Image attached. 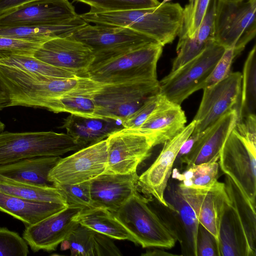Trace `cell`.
<instances>
[{"mask_svg": "<svg viewBox=\"0 0 256 256\" xmlns=\"http://www.w3.org/2000/svg\"><path fill=\"white\" fill-rule=\"evenodd\" d=\"M88 23L125 27L146 35L162 46L172 43L180 34L183 8L166 2L155 7L120 12H89L80 14Z\"/></svg>", "mask_w": 256, "mask_h": 256, "instance_id": "6da1fadb", "label": "cell"}, {"mask_svg": "<svg viewBox=\"0 0 256 256\" xmlns=\"http://www.w3.org/2000/svg\"><path fill=\"white\" fill-rule=\"evenodd\" d=\"M256 116L236 124L224 142L218 163L222 171L256 209Z\"/></svg>", "mask_w": 256, "mask_h": 256, "instance_id": "7a4b0ae2", "label": "cell"}, {"mask_svg": "<svg viewBox=\"0 0 256 256\" xmlns=\"http://www.w3.org/2000/svg\"><path fill=\"white\" fill-rule=\"evenodd\" d=\"M113 213L143 248L170 249L178 241L174 228L150 206L148 200L138 190Z\"/></svg>", "mask_w": 256, "mask_h": 256, "instance_id": "3957f363", "label": "cell"}, {"mask_svg": "<svg viewBox=\"0 0 256 256\" xmlns=\"http://www.w3.org/2000/svg\"><path fill=\"white\" fill-rule=\"evenodd\" d=\"M163 46L152 44L92 64L86 77L104 84L138 79H157L156 66Z\"/></svg>", "mask_w": 256, "mask_h": 256, "instance_id": "277c9868", "label": "cell"}, {"mask_svg": "<svg viewBox=\"0 0 256 256\" xmlns=\"http://www.w3.org/2000/svg\"><path fill=\"white\" fill-rule=\"evenodd\" d=\"M82 148L67 134L4 130L0 132V165L34 156H60Z\"/></svg>", "mask_w": 256, "mask_h": 256, "instance_id": "5b68a950", "label": "cell"}, {"mask_svg": "<svg viewBox=\"0 0 256 256\" xmlns=\"http://www.w3.org/2000/svg\"><path fill=\"white\" fill-rule=\"evenodd\" d=\"M225 49L214 40H210L199 54L159 81L160 94L180 105L195 92L203 89Z\"/></svg>", "mask_w": 256, "mask_h": 256, "instance_id": "8992f818", "label": "cell"}, {"mask_svg": "<svg viewBox=\"0 0 256 256\" xmlns=\"http://www.w3.org/2000/svg\"><path fill=\"white\" fill-rule=\"evenodd\" d=\"M160 94L158 79H138L103 84L92 96L95 114L122 122L151 96Z\"/></svg>", "mask_w": 256, "mask_h": 256, "instance_id": "52a82bcc", "label": "cell"}, {"mask_svg": "<svg viewBox=\"0 0 256 256\" xmlns=\"http://www.w3.org/2000/svg\"><path fill=\"white\" fill-rule=\"evenodd\" d=\"M256 0H217L214 40L239 55L256 34Z\"/></svg>", "mask_w": 256, "mask_h": 256, "instance_id": "ba28073f", "label": "cell"}, {"mask_svg": "<svg viewBox=\"0 0 256 256\" xmlns=\"http://www.w3.org/2000/svg\"><path fill=\"white\" fill-rule=\"evenodd\" d=\"M70 36L92 49L94 55L92 64L146 45L159 44L154 38L130 28L103 24L92 26L88 24Z\"/></svg>", "mask_w": 256, "mask_h": 256, "instance_id": "9c48e42d", "label": "cell"}, {"mask_svg": "<svg viewBox=\"0 0 256 256\" xmlns=\"http://www.w3.org/2000/svg\"><path fill=\"white\" fill-rule=\"evenodd\" d=\"M108 162L106 138L61 158L50 171L48 180L54 184H76L104 173Z\"/></svg>", "mask_w": 256, "mask_h": 256, "instance_id": "30bf717a", "label": "cell"}, {"mask_svg": "<svg viewBox=\"0 0 256 256\" xmlns=\"http://www.w3.org/2000/svg\"><path fill=\"white\" fill-rule=\"evenodd\" d=\"M242 73L230 72L223 80L204 88L192 134H198L212 126L224 114L234 108L240 100Z\"/></svg>", "mask_w": 256, "mask_h": 256, "instance_id": "8fae6325", "label": "cell"}, {"mask_svg": "<svg viewBox=\"0 0 256 256\" xmlns=\"http://www.w3.org/2000/svg\"><path fill=\"white\" fill-rule=\"evenodd\" d=\"M108 162L104 172H136L138 166L148 158L153 148L148 138L137 130L124 128L106 138Z\"/></svg>", "mask_w": 256, "mask_h": 256, "instance_id": "7c38bea8", "label": "cell"}, {"mask_svg": "<svg viewBox=\"0 0 256 256\" xmlns=\"http://www.w3.org/2000/svg\"><path fill=\"white\" fill-rule=\"evenodd\" d=\"M196 124L192 120L179 134L166 142L156 160L138 176V186L142 191L153 196L166 208L168 204L164 194L173 166L182 146L192 134Z\"/></svg>", "mask_w": 256, "mask_h": 256, "instance_id": "4fadbf2b", "label": "cell"}, {"mask_svg": "<svg viewBox=\"0 0 256 256\" xmlns=\"http://www.w3.org/2000/svg\"><path fill=\"white\" fill-rule=\"evenodd\" d=\"M34 56L48 64L86 77L94 60L92 49L70 36L55 38L41 44Z\"/></svg>", "mask_w": 256, "mask_h": 256, "instance_id": "5bb4252c", "label": "cell"}, {"mask_svg": "<svg viewBox=\"0 0 256 256\" xmlns=\"http://www.w3.org/2000/svg\"><path fill=\"white\" fill-rule=\"evenodd\" d=\"M82 210L68 206L36 224L26 226L22 237L34 252L55 250L79 224L78 218Z\"/></svg>", "mask_w": 256, "mask_h": 256, "instance_id": "9a60e30c", "label": "cell"}, {"mask_svg": "<svg viewBox=\"0 0 256 256\" xmlns=\"http://www.w3.org/2000/svg\"><path fill=\"white\" fill-rule=\"evenodd\" d=\"M178 185L193 208L200 224L211 232L218 242L220 222L228 202L224 183L218 180L206 188L187 186L180 182Z\"/></svg>", "mask_w": 256, "mask_h": 256, "instance_id": "2e32d148", "label": "cell"}, {"mask_svg": "<svg viewBox=\"0 0 256 256\" xmlns=\"http://www.w3.org/2000/svg\"><path fill=\"white\" fill-rule=\"evenodd\" d=\"M78 15L68 0H44L0 16V27L52 24L70 20Z\"/></svg>", "mask_w": 256, "mask_h": 256, "instance_id": "e0dca14e", "label": "cell"}, {"mask_svg": "<svg viewBox=\"0 0 256 256\" xmlns=\"http://www.w3.org/2000/svg\"><path fill=\"white\" fill-rule=\"evenodd\" d=\"M136 172L120 174L104 172L90 180L94 208L116 212L138 190Z\"/></svg>", "mask_w": 256, "mask_h": 256, "instance_id": "ac0fdd59", "label": "cell"}, {"mask_svg": "<svg viewBox=\"0 0 256 256\" xmlns=\"http://www.w3.org/2000/svg\"><path fill=\"white\" fill-rule=\"evenodd\" d=\"M238 110H230L199 134L190 151L178 160L186 167L212 160L218 161L222 146L238 120Z\"/></svg>", "mask_w": 256, "mask_h": 256, "instance_id": "d6986e66", "label": "cell"}, {"mask_svg": "<svg viewBox=\"0 0 256 256\" xmlns=\"http://www.w3.org/2000/svg\"><path fill=\"white\" fill-rule=\"evenodd\" d=\"M160 95L154 110L136 130L146 136L153 147L173 138L184 128L186 122L185 113L180 105Z\"/></svg>", "mask_w": 256, "mask_h": 256, "instance_id": "ffe728a7", "label": "cell"}, {"mask_svg": "<svg viewBox=\"0 0 256 256\" xmlns=\"http://www.w3.org/2000/svg\"><path fill=\"white\" fill-rule=\"evenodd\" d=\"M164 198L176 222L175 230L180 244L182 255L196 256V240L200 223L178 184L168 185Z\"/></svg>", "mask_w": 256, "mask_h": 256, "instance_id": "44dd1931", "label": "cell"}, {"mask_svg": "<svg viewBox=\"0 0 256 256\" xmlns=\"http://www.w3.org/2000/svg\"><path fill=\"white\" fill-rule=\"evenodd\" d=\"M65 128L82 148L106 139L124 128L120 121L104 118H87L70 114L60 127Z\"/></svg>", "mask_w": 256, "mask_h": 256, "instance_id": "7402d4cb", "label": "cell"}, {"mask_svg": "<svg viewBox=\"0 0 256 256\" xmlns=\"http://www.w3.org/2000/svg\"><path fill=\"white\" fill-rule=\"evenodd\" d=\"M61 158L60 156H39L22 159L0 165V175L32 185L53 186L48 176Z\"/></svg>", "mask_w": 256, "mask_h": 256, "instance_id": "603a6c76", "label": "cell"}, {"mask_svg": "<svg viewBox=\"0 0 256 256\" xmlns=\"http://www.w3.org/2000/svg\"><path fill=\"white\" fill-rule=\"evenodd\" d=\"M224 184L228 204L240 228L246 256L256 255V213L236 186L227 176Z\"/></svg>", "mask_w": 256, "mask_h": 256, "instance_id": "cb8c5ba5", "label": "cell"}, {"mask_svg": "<svg viewBox=\"0 0 256 256\" xmlns=\"http://www.w3.org/2000/svg\"><path fill=\"white\" fill-rule=\"evenodd\" d=\"M62 250L70 249L74 256H120L122 254L110 238L79 224L64 240Z\"/></svg>", "mask_w": 256, "mask_h": 256, "instance_id": "d4e9b609", "label": "cell"}, {"mask_svg": "<svg viewBox=\"0 0 256 256\" xmlns=\"http://www.w3.org/2000/svg\"><path fill=\"white\" fill-rule=\"evenodd\" d=\"M67 207L63 204L32 201L0 190V211L22 221L25 226L36 224Z\"/></svg>", "mask_w": 256, "mask_h": 256, "instance_id": "484cf974", "label": "cell"}, {"mask_svg": "<svg viewBox=\"0 0 256 256\" xmlns=\"http://www.w3.org/2000/svg\"><path fill=\"white\" fill-rule=\"evenodd\" d=\"M88 24L78 14L70 20L52 24L0 27V36L43 44L53 38L70 36Z\"/></svg>", "mask_w": 256, "mask_h": 256, "instance_id": "4316f807", "label": "cell"}, {"mask_svg": "<svg viewBox=\"0 0 256 256\" xmlns=\"http://www.w3.org/2000/svg\"><path fill=\"white\" fill-rule=\"evenodd\" d=\"M79 224L110 238L128 240L137 244L131 232L116 217L114 213L100 208L82 210L78 218Z\"/></svg>", "mask_w": 256, "mask_h": 256, "instance_id": "83f0119b", "label": "cell"}, {"mask_svg": "<svg viewBox=\"0 0 256 256\" xmlns=\"http://www.w3.org/2000/svg\"><path fill=\"white\" fill-rule=\"evenodd\" d=\"M0 190L26 200L66 205L65 199L54 186H42L18 182L0 175Z\"/></svg>", "mask_w": 256, "mask_h": 256, "instance_id": "f1b7e54d", "label": "cell"}, {"mask_svg": "<svg viewBox=\"0 0 256 256\" xmlns=\"http://www.w3.org/2000/svg\"><path fill=\"white\" fill-rule=\"evenodd\" d=\"M242 78L240 104L237 121L250 115L256 110V46L254 45L245 60Z\"/></svg>", "mask_w": 256, "mask_h": 256, "instance_id": "f546056e", "label": "cell"}, {"mask_svg": "<svg viewBox=\"0 0 256 256\" xmlns=\"http://www.w3.org/2000/svg\"><path fill=\"white\" fill-rule=\"evenodd\" d=\"M218 244L220 256H246L240 228L228 202L220 222Z\"/></svg>", "mask_w": 256, "mask_h": 256, "instance_id": "4dcf8cb0", "label": "cell"}, {"mask_svg": "<svg viewBox=\"0 0 256 256\" xmlns=\"http://www.w3.org/2000/svg\"><path fill=\"white\" fill-rule=\"evenodd\" d=\"M219 168L218 161L212 160L186 167L182 173L175 170L172 177L185 186L206 188L218 180Z\"/></svg>", "mask_w": 256, "mask_h": 256, "instance_id": "1f68e13d", "label": "cell"}, {"mask_svg": "<svg viewBox=\"0 0 256 256\" xmlns=\"http://www.w3.org/2000/svg\"><path fill=\"white\" fill-rule=\"evenodd\" d=\"M0 64L46 76L71 78L75 74L48 64L34 56H12L0 60Z\"/></svg>", "mask_w": 256, "mask_h": 256, "instance_id": "d6a6232c", "label": "cell"}, {"mask_svg": "<svg viewBox=\"0 0 256 256\" xmlns=\"http://www.w3.org/2000/svg\"><path fill=\"white\" fill-rule=\"evenodd\" d=\"M46 109L54 113L68 112L87 118H100L95 114L96 105L92 97L74 96L52 98Z\"/></svg>", "mask_w": 256, "mask_h": 256, "instance_id": "836d02e7", "label": "cell"}, {"mask_svg": "<svg viewBox=\"0 0 256 256\" xmlns=\"http://www.w3.org/2000/svg\"><path fill=\"white\" fill-rule=\"evenodd\" d=\"M88 5L96 12H120L155 7L158 0H74Z\"/></svg>", "mask_w": 256, "mask_h": 256, "instance_id": "e575fe53", "label": "cell"}, {"mask_svg": "<svg viewBox=\"0 0 256 256\" xmlns=\"http://www.w3.org/2000/svg\"><path fill=\"white\" fill-rule=\"evenodd\" d=\"M63 196L68 206L83 210L94 208L90 192V180L73 184H54Z\"/></svg>", "mask_w": 256, "mask_h": 256, "instance_id": "d590c367", "label": "cell"}, {"mask_svg": "<svg viewBox=\"0 0 256 256\" xmlns=\"http://www.w3.org/2000/svg\"><path fill=\"white\" fill-rule=\"evenodd\" d=\"M210 0H188V3L183 8V24L179 35L186 34L190 38L194 37Z\"/></svg>", "mask_w": 256, "mask_h": 256, "instance_id": "8d00e7d4", "label": "cell"}, {"mask_svg": "<svg viewBox=\"0 0 256 256\" xmlns=\"http://www.w3.org/2000/svg\"><path fill=\"white\" fill-rule=\"evenodd\" d=\"M178 36L176 56L173 60L170 71L176 70L197 56L205 48L208 43H202L196 37L190 38L186 34H180Z\"/></svg>", "mask_w": 256, "mask_h": 256, "instance_id": "74e56055", "label": "cell"}, {"mask_svg": "<svg viewBox=\"0 0 256 256\" xmlns=\"http://www.w3.org/2000/svg\"><path fill=\"white\" fill-rule=\"evenodd\" d=\"M42 44L0 36V60L12 56H34Z\"/></svg>", "mask_w": 256, "mask_h": 256, "instance_id": "f35d334b", "label": "cell"}, {"mask_svg": "<svg viewBox=\"0 0 256 256\" xmlns=\"http://www.w3.org/2000/svg\"><path fill=\"white\" fill-rule=\"evenodd\" d=\"M28 244L19 234L6 228H0V256H26Z\"/></svg>", "mask_w": 256, "mask_h": 256, "instance_id": "ab89813d", "label": "cell"}, {"mask_svg": "<svg viewBox=\"0 0 256 256\" xmlns=\"http://www.w3.org/2000/svg\"><path fill=\"white\" fill-rule=\"evenodd\" d=\"M238 56L234 48H226L206 80L204 88L216 84L226 76L230 72V69L234 60Z\"/></svg>", "mask_w": 256, "mask_h": 256, "instance_id": "60d3db41", "label": "cell"}, {"mask_svg": "<svg viewBox=\"0 0 256 256\" xmlns=\"http://www.w3.org/2000/svg\"><path fill=\"white\" fill-rule=\"evenodd\" d=\"M160 96L158 94L150 97L140 107L122 122L124 127L132 130L138 128L157 106Z\"/></svg>", "mask_w": 256, "mask_h": 256, "instance_id": "b9f144b4", "label": "cell"}, {"mask_svg": "<svg viewBox=\"0 0 256 256\" xmlns=\"http://www.w3.org/2000/svg\"><path fill=\"white\" fill-rule=\"evenodd\" d=\"M196 256H220L216 238L200 224L197 235Z\"/></svg>", "mask_w": 256, "mask_h": 256, "instance_id": "7bdbcfd3", "label": "cell"}, {"mask_svg": "<svg viewBox=\"0 0 256 256\" xmlns=\"http://www.w3.org/2000/svg\"><path fill=\"white\" fill-rule=\"evenodd\" d=\"M217 0H210L195 36L200 42L206 44L214 40V26Z\"/></svg>", "mask_w": 256, "mask_h": 256, "instance_id": "ee69618b", "label": "cell"}, {"mask_svg": "<svg viewBox=\"0 0 256 256\" xmlns=\"http://www.w3.org/2000/svg\"><path fill=\"white\" fill-rule=\"evenodd\" d=\"M44 0H0V16L11 13L24 6Z\"/></svg>", "mask_w": 256, "mask_h": 256, "instance_id": "f6af8a7d", "label": "cell"}, {"mask_svg": "<svg viewBox=\"0 0 256 256\" xmlns=\"http://www.w3.org/2000/svg\"><path fill=\"white\" fill-rule=\"evenodd\" d=\"M9 99L0 84V110L8 107Z\"/></svg>", "mask_w": 256, "mask_h": 256, "instance_id": "bcb514c9", "label": "cell"}, {"mask_svg": "<svg viewBox=\"0 0 256 256\" xmlns=\"http://www.w3.org/2000/svg\"><path fill=\"white\" fill-rule=\"evenodd\" d=\"M158 249H155L154 250L150 252V254H149L148 255H160V256H165V255H173L171 254H168V252H164L162 250H160V249H158V248H157Z\"/></svg>", "mask_w": 256, "mask_h": 256, "instance_id": "7dc6e473", "label": "cell"}, {"mask_svg": "<svg viewBox=\"0 0 256 256\" xmlns=\"http://www.w3.org/2000/svg\"><path fill=\"white\" fill-rule=\"evenodd\" d=\"M6 125L1 120L0 118V132L4 131L5 129Z\"/></svg>", "mask_w": 256, "mask_h": 256, "instance_id": "c3c4849f", "label": "cell"}, {"mask_svg": "<svg viewBox=\"0 0 256 256\" xmlns=\"http://www.w3.org/2000/svg\"><path fill=\"white\" fill-rule=\"evenodd\" d=\"M172 0H162V1L160 2L161 4H165L166 2H169Z\"/></svg>", "mask_w": 256, "mask_h": 256, "instance_id": "681fc988", "label": "cell"}]
</instances>
